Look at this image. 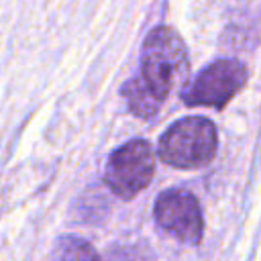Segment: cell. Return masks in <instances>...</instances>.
I'll return each instance as SVG.
<instances>
[{
  "label": "cell",
  "instance_id": "cell-1",
  "mask_svg": "<svg viewBox=\"0 0 261 261\" xmlns=\"http://www.w3.org/2000/svg\"><path fill=\"white\" fill-rule=\"evenodd\" d=\"M190 69L181 37L169 27H155L143 43L139 77L163 104L165 98L186 82Z\"/></svg>",
  "mask_w": 261,
  "mask_h": 261
},
{
  "label": "cell",
  "instance_id": "cell-2",
  "mask_svg": "<svg viewBox=\"0 0 261 261\" xmlns=\"http://www.w3.org/2000/svg\"><path fill=\"white\" fill-rule=\"evenodd\" d=\"M218 147V135L212 120L188 116L173 122L159 139V157L177 169H196L208 165Z\"/></svg>",
  "mask_w": 261,
  "mask_h": 261
},
{
  "label": "cell",
  "instance_id": "cell-3",
  "mask_svg": "<svg viewBox=\"0 0 261 261\" xmlns=\"http://www.w3.org/2000/svg\"><path fill=\"white\" fill-rule=\"evenodd\" d=\"M153 173L155 153L151 143L145 139H133L110 153L104 181L118 198L130 200L151 184Z\"/></svg>",
  "mask_w": 261,
  "mask_h": 261
},
{
  "label": "cell",
  "instance_id": "cell-4",
  "mask_svg": "<svg viewBox=\"0 0 261 261\" xmlns=\"http://www.w3.org/2000/svg\"><path fill=\"white\" fill-rule=\"evenodd\" d=\"M247 75V67L239 59H218L206 65L181 92L184 104L222 110L245 88Z\"/></svg>",
  "mask_w": 261,
  "mask_h": 261
},
{
  "label": "cell",
  "instance_id": "cell-5",
  "mask_svg": "<svg viewBox=\"0 0 261 261\" xmlns=\"http://www.w3.org/2000/svg\"><path fill=\"white\" fill-rule=\"evenodd\" d=\"M157 224L188 245H198L204 232V218L198 198L188 190H167L159 194L153 208Z\"/></svg>",
  "mask_w": 261,
  "mask_h": 261
},
{
  "label": "cell",
  "instance_id": "cell-6",
  "mask_svg": "<svg viewBox=\"0 0 261 261\" xmlns=\"http://www.w3.org/2000/svg\"><path fill=\"white\" fill-rule=\"evenodd\" d=\"M120 92L128 104V110L139 118H153L161 106V102L153 96V92L145 86V82L139 75L128 80Z\"/></svg>",
  "mask_w": 261,
  "mask_h": 261
},
{
  "label": "cell",
  "instance_id": "cell-7",
  "mask_svg": "<svg viewBox=\"0 0 261 261\" xmlns=\"http://www.w3.org/2000/svg\"><path fill=\"white\" fill-rule=\"evenodd\" d=\"M51 261H98V253L80 237H61L53 247Z\"/></svg>",
  "mask_w": 261,
  "mask_h": 261
},
{
  "label": "cell",
  "instance_id": "cell-8",
  "mask_svg": "<svg viewBox=\"0 0 261 261\" xmlns=\"http://www.w3.org/2000/svg\"><path fill=\"white\" fill-rule=\"evenodd\" d=\"M98 261H155V255L149 245L133 243V245H116L98 255Z\"/></svg>",
  "mask_w": 261,
  "mask_h": 261
}]
</instances>
